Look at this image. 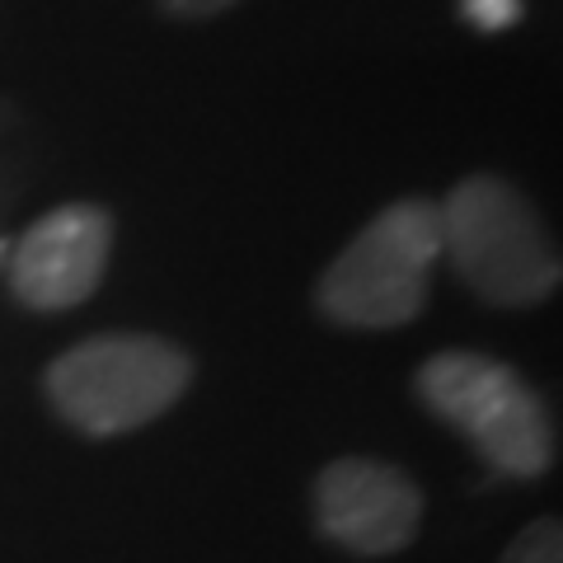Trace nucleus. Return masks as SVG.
<instances>
[{"mask_svg": "<svg viewBox=\"0 0 563 563\" xmlns=\"http://www.w3.org/2000/svg\"><path fill=\"white\" fill-rule=\"evenodd\" d=\"M437 235L455 277L488 306H540L559 287V250L536 207L493 174H470L437 202Z\"/></svg>", "mask_w": 563, "mask_h": 563, "instance_id": "obj_1", "label": "nucleus"}, {"mask_svg": "<svg viewBox=\"0 0 563 563\" xmlns=\"http://www.w3.org/2000/svg\"><path fill=\"white\" fill-rule=\"evenodd\" d=\"M461 14L474 29L503 33V29H512L521 20V0H461Z\"/></svg>", "mask_w": 563, "mask_h": 563, "instance_id": "obj_8", "label": "nucleus"}, {"mask_svg": "<svg viewBox=\"0 0 563 563\" xmlns=\"http://www.w3.org/2000/svg\"><path fill=\"white\" fill-rule=\"evenodd\" d=\"M314 526L347 554L385 559L409 550L422 526V493L404 470L347 455L314 479Z\"/></svg>", "mask_w": 563, "mask_h": 563, "instance_id": "obj_5", "label": "nucleus"}, {"mask_svg": "<svg viewBox=\"0 0 563 563\" xmlns=\"http://www.w3.org/2000/svg\"><path fill=\"white\" fill-rule=\"evenodd\" d=\"M113 250V221L103 207H57L10 244V287L33 310H70L95 296Z\"/></svg>", "mask_w": 563, "mask_h": 563, "instance_id": "obj_6", "label": "nucleus"}, {"mask_svg": "<svg viewBox=\"0 0 563 563\" xmlns=\"http://www.w3.org/2000/svg\"><path fill=\"white\" fill-rule=\"evenodd\" d=\"M437 254H442L437 207L422 198L390 202L324 268L314 301L343 329H399L428 301Z\"/></svg>", "mask_w": 563, "mask_h": 563, "instance_id": "obj_4", "label": "nucleus"}, {"mask_svg": "<svg viewBox=\"0 0 563 563\" xmlns=\"http://www.w3.org/2000/svg\"><path fill=\"white\" fill-rule=\"evenodd\" d=\"M192 357L155 333H99L47 366V399L85 437L146 428L184 399Z\"/></svg>", "mask_w": 563, "mask_h": 563, "instance_id": "obj_2", "label": "nucleus"}, {"mask_svg": "<svg viewBox=\"0 0 563 563\" xmlns=\"http://www.w3.org/2000/svg\"><path fill=\"white\" fill-rule=\"evenodd\" d=\"M231 5H235V0H161V10L179 14V20H207V14H221Z\"/></svg>", "mask_w": 563, "mask_h": 563, "instance_id": "obj_9", "label": "nucleus"}, {"mask_svg": "<svg viewBox=\"0 0 563 563\" xmlns=\"http://www.w3.org/2000/svg\"><path fill=\"white\" fill-rule=\"evenodd\" d=\"M498 563H563V526L554 517L531 521L526 531L507 544Z\"/></svg>", "mask_w": 563, "mask_h": 563, "instance_id": "obj_7", "label": "nucleus"}, {"mask_svg": "<svg viewBox=\"0 0 563 563\" xmlns=\"http://www.w3.org/2000/svg\"><path fill=\"white\" fill-rule=\"evenodd\" d=\"M10 258V240H0V263H5Z\"/></svg>", "mask_w": 563, "mask_h": 563, "instance_id": "obj_10", "label": "nucleus"}, {"mask_svg": "<svg viewBox=\"0 0 563 563\" xmlns=\"http://www.w3.org/2000/svg\"><path fill=\"white\" fill-rule=\"evenodd\" d=\"M418 399L451 422L507 479H540L554 465V422L512 366L484 352H437L418 372Z\"/></svg>", "mask_w": 563, "mask_h": 563, "instance_id": "obj_3", "label": "nucleus"}]
</instances>
